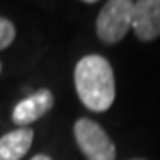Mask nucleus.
Instances as JSON below:
<instances>
[{
  "label": "nucleus",
  "mask_w": 160,
  "mask_h": 160,
  "mask_svg": "<svg viewBox=\"0 0 160 160\" xmlns=\"http://www.w3.org/2000/svg\"><path fill=\"white\" fill-rule=\"evenodd\" d=\"M75 87L89 110H109L116 98V80L110 62L96 53L82 57L75 68Z\"/></svg>",
  "instance_id": "f257e3e1"
},
{
  "label": "nucleus",
  "mask_w": 160,
  "mask_h": 160,
  "mask_svg": "<svg viewBox=\"0 0 160 160\" xmlns=\"http://www.w3.org/2000/svg\"><path fill=\"white\" fill-rule=\"evenodd\" d=\"M132 12H133V2L130 0L107 2L96 18L98 38L107 45L119 43L132 29Z\"/></svg>",
  "instance_id": "f03ea898"
},
{
  "label": "nucleus",
  "mask_w": 160,
  "mask_h": 160,
  "mask_svg": "<svg viewBox=\"0 0 160 160\" xmlns=\"http://www.w3.org/2000/svg\"><path fill=\"white\" fill-rule=\"evenodd\" d=\"M75 141L87 160H116V146L102 126L82 118L75 123Z\"/></svg>",
  "instance_id": "7ed1b4c3"
},
{
  "label": "nucleus",
  "mask_w": 160,
  "mask_h": 160,
  "mask_svg": "<svg viewBox=\"0 0 160 160\" xmlns=\"http://www.w3.org/2000/svg\"><path fill=\"white\" fill-rule=\"evenodd\" d=\"M132 29L141 41H153L160 36V0L133 2Z\"/></svg>",
  "instance_id": "20e7f679"
},
{
  "label": "nucleus",
  "mask_w": 160,
  "mask_h": 160,
  "mask_svg": "<svg viewBox=\"0 0 160 160\" xmlns=\"http://www.w3.org/2000/svg\"><path fill=\"white\" fill-rule=\"evenodd\" d=\"M53 107V94L48 89H39V91L29 94L18 103L12 110V121L20 128L27 126L30 123L38 121L39 118L48 112Z\"/></svg>",
  "instance_id": "39448f33"
},
{
  "label": "nucleus",
  "mask_w": 160,
  "mask_h": 160,
  "mask_svg": "<svg viewBox=\"0 0 160 160\" xmlns=\"http://www.w3.org/2000/svg\"><path fill=\"white\" fill-rule=\"evenodd\" d=\"M34 132L29 126L12 130L0 139V160H22L30 149Z\"/></svg>",
  "instance_id": "423d86ee"
},
{
  "label": "nucleus",
  "mask_w": 160,
  "mask_h": 160,
  "mask_svg": "<svg viewBox=\"0 0 160 160\" xmlns=\"http://www.w3.org/2000/svg\"><path fill=\"white\" fill-rule=\"evenodd\" d=\"M16 36V29L9 20L6 18H0V50H4L14 41Z\"/></svg>",
  "instance_id": "0eeeda50"
},
{
  "label": "nucleus",
  "mask_w": 160,
  "mask_h": 160,
  "mask_svg": "<svg viewBox=\"0 0 160 160\" xmlns=\"http://www.w3.org/2000/svg\"><path fill=\"white\" fill-rule=\"evenodd\" d=\"M30 160H52L48 155H36V157H32Z\"/></svg>",
  "instance_id": "6e6552de"
},
{
  "label": "nucleus",
  "mask_w": 160,
  "mask_h": 160,
  "mask_svg": "<svg viewBox=\"0 0 160 160\" xmlns=\"http://www.w3.org/2000/svg\"><path fill=\"white\" fill-rule=\"evenodd\" d=\"M133 160H144V158H133Z\"/></svg>",
  "instance_id": "1a4fd4ad"
},
{
  "label": "nucleus",
  "mask_w": 160,
  "mask_h": 160,
  "mask_svg": "<svg viewBox=\"0 0 160 160\" xmlns=\"http://www.w3.org/2000/svg\"><path fill=\"white\" fill-rule=\"evenodd\" d=\"M0 71H2V62H0Z\"/></svg>",
  "instance_id": "9d476101"
}]
</instances>
